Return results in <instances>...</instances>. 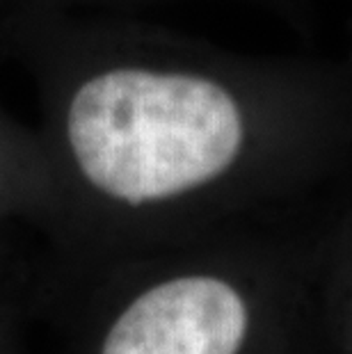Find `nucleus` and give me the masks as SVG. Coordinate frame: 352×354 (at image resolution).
Segmentation results:
<instances>
[{"mask_svg":"<svg viewBox=\"0 0 352 354\" xmlns=\"http://www.w3.org/2000/svg\"><path fill=\"white\" fill-rule=\"evenodd\" d=\"M160 3H181V0H0V12L10 7H33V10H62V12H99V10H126ZM261 7L288 21L290 26H309L311 0H234Z\"/></svg>","mask_w":352,"mask_h":354,"instance_id":"obj_4","label":"nucleus"},{"mask_svg":"<svg viewBox=\"0 0 352 354\" xmlns=\"http://www.w3.org/2000/svg\"><path fill=\"white\" fill-rule=\"evenodd\" d=\"M252 302L236 277L188 268L149 281L110 325L101 354H238Z\"/></svg>","mask_w":352,"mask_h":354,"instance_id":"obj_2","label":"nucleus"},{"mask_svg":"<svg viewBox=\"0 0 352 354\" xmlns=\"http://www.w3.org/2000/svg\"><path fill=\"white\" fill-rule=\"evenodd\" d=\"M53 192L129 220L352 178V46L261 55L96 12L10 7Z\"/></svg>","mask_w":352,"mask_h":354,"instance_id":"obj_1","label":"nucleus"},{"mask_svg":"<svg viewBox=\"0 0 352 354\" xmlns=\"http://www.w3.org/2000/svg\"><path fill=\"white\" fill-rule=\"evenodd\" d=\"M46 192L53 180L39 133L0 110V208Z\"/></svg>","mask_w":352,"mask_h":354,"instance_id":"obj_3","label":"nucleus"}]
</instances>
